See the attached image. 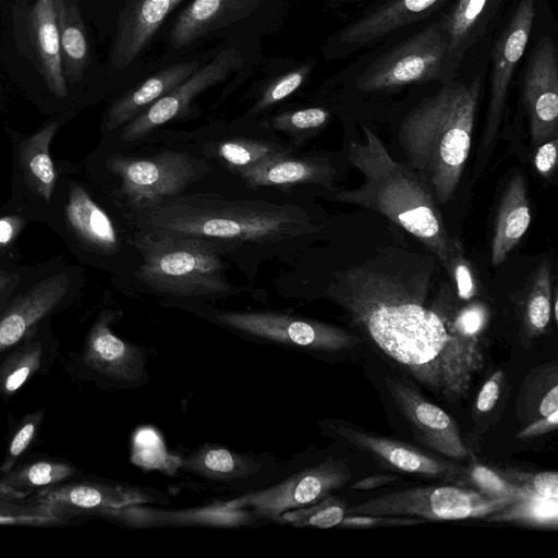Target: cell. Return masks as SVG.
Returning a JSON list of instances; mask_svg holds the SVG:
<instances>
[{"instance_id": "obj_1", "label": "cell", "mask_w": 558, "mask_h": 558, "mask_svg": "<svg viewBox=\"0 0 558 558\" xmlns=\"http://www.w3.org/2000/svg\"><path fill=\"white\" fill-rule=\"evenodd\" d=\"M427 266H392L380 257L337 276L329 294L351 322L422 386L453 403L484 366L478 338L457 333L426 306Z\"/></svg>"}, {"instance_id": "obj_2", "label": "cell", "mask_w": 558, "mask_h": 558, "mask_svg": "<svg viewBox=\"0 0 558 558\" xmlns=\"http://www.w3.org/2000/svg\"><path fill=\"white\" fill-rule=\"evenodd\" d=\"M362 138L351 141L349 161L362 183L336 194V199L376 211L420 241L449 269L457 244L450 239L438 204L427 184L398 162L366 125Z\"/></svg>"}, {"instance_id": "obj_3", "label": "cell", "mask_w": 558, "mask_h": 558, "mask_svg": "<svg viewBox=\"0 0 558 558\" xmlns=\"http://www.w3.org/2000/svg\"><path fill=\"white\" fill-rule=\"evenodd\" d=\"M147 231L222 243L270 245L318 231L300 207L215 196H173L142 208Z\"/></svg>"}, {"instance_id": "obj_4", "label": "cell", "mask_w": 558, "mask_h": 558, "mask_svg": "<svg viewBox=\"0 0 558 558\" xmlns=\"http://www.w3.org/2000/svg\"><path fill=\"white\" fill-rule=\"evenodd\" d=\"M481 76L470 84L446 83L402 120L398 141L410 169L429 187L438 205L453 196L469 158Z\"/></svg>"}, {"instance_id": "obj_5", "label": "cell", "mask_w": 558, "mask_h": 558, "mask_svg": "<svg viewBox=\"0 0 558 558\" xmlns=\"http://www.w3.org/2000/svg\"><path fill=\"white\" fill-rule=\"evenodd\" d=\"M58 182L47 225L81 264L116 270L123 252L118 207L94 184L83 162L57 160Z\"/></svg>"}, {"instance_id": "obj_6", "label": "cell", "mask_w": 558, "mask_h": 558, "mask_svg": "<svg viewBox=\"0 0 558 558\" xmlns=\"http://www.w3.org/2000/svg\"><path fill=\"white\" fill-rule=\"evenodd\" d=\"M94 184L118 207L153 206L179 195L205 166L190 155L163 151L147 158L125 156L102 143L83 162Z\"/></svg>"}, {"instance_id": "obj_7", "label": "cell", "mask_w": 558, "mask_h": 558, "mask_svg": "<svg viewBox=\"0 0 558 558\" xmlns=\"http://www.w3.org/2000/svg\"><path fill=\"white\" fill-rule=\"evenodd\" d=\"M143 263L137 277L150 289L178 298L230 295L222 251L192 236L148 231L135 241Z\"/></svg>"}, {"instance_id": "obj_8", "label": "cell", "mask_w": 558, "mask_h": 558, "mask_svg": "<svg viewBox=\"0 0 558 558\" xmlns=\"http://www.w3.org/2000/svg\"><path fill=\"white\" fill-rule=\"evenodd\" d=\"M84 286L83 269L62 256L29 265L10 296L0 305V354L38 324L71 307Z\"/></svg>"}, {"instance_id": "obj_9", "label": "cell", "mask_w": 558, "mask_h": 558, "mask_svg": "<svg viewBox=\"0 0 558 558\" xmlns=\"http://www.w3.org/2000/svg\"><path fill=\"white\" fill-rule=\"evenodd\" d=\"M71 113L56 116L32 134L5 128L11 142V192L5 205L31 222L46 223L58 182L57 160L51 153L59 129Z\"/></svg>"}, {"instance_id": "obj_10", "label": "cell", "mask_w": 558, "mask_h": 558, "mask_svg": "<svg viewBox=\"0 0 558 558\" xmlns=\"http://www.w3.org/2000/svg\"><path fill=\"white\" fill-rule=\"evenodd\" d=\"M513 500L457 486H416L375 496L347 508V514L417 517L423 520L486 518Z\"/></svg>"}, {"instance_id": "obj_11", "label": "cell", "mask_w": 558, "mask_h": 558, "mask_svg": "<svg viewBox=\"0 0 558 558\" xmlns=\"http://www.w3.org/2000/svg\"><path fill=\"white\" fill-rule=\"evenodd\" d=\"M121 312L102 308L89 326L77 353L66 369L81 380L102 388H128L144 384L147 375L143 350L119 338L111 326Z\"/></svg>"}, {"instance_id": "obj_12", "label": "cell", "mask_w": 558, "mask_h": 558, "mask_svg": "<svg viewBox=\"0 0 558 558\" xmlns=\"http://www.w3.org/2000/svg\"><path fill=\"white\" fill-rule=\"evenodd\" d=\"M351 478L345 460H326L286 473L277 481L241 494L230 502L252 511L258 519L278 520L286 511L314 505L333 490L343 487Z\"/></svg>"}, {"instance_id": "obj_13", "label": "cell", "mask_w": 558, "mask_h": 558, "mask_svg": "<svg viewBox=\"0 0 558 558\" xmlns=\"http://www.w3.org/2000/svg\"><path fill=\"white\" fill-rule=\"evenodd\" d=\"M447 39L439 22L372 62L357 80L365 92L388 90L446 77Z\"/></svg>"}, {"instance_id": "obj_14", "label": "cell", "mask_w": 558, "mask_h": 558, "mask_svg": "<svg viewBox=\"0 0 558 558\" xmlns=\"http://www.w3.org/2000/svg\"><path fill=\"white\" fill-rule=\"evenodd\" d=\"M223 326L258 339L322 352L350 349L361 339L339 327L317 320L274 312H216Z\"/></svg>"}, {"instance_id": "obj_15", "label": "cell", "mask_w": 558, "mask_h": 558, "mask_svg": "<svg viewBox=\"0 0 558 558\" xmlns=\"http://www.w3.org/2000/svg\"><path fill=\"white\" fill-rule=\"evenodd\" d=\"M242 57L236 48L220 51L210 62L198 68L185 81L163 95L147 109L119 130L105 135L112 145L134 143L186 110L194 98L208 88L223 82L231 73L241 69Z\"/></svg>"}, {"instance_id": "obj_16", "label": "cell", "mask_w": 558, "mask_h": 558, "mask_svg": "<svg viewBox=\"0 0 558 558\" xmlns=\"http://www.w3.org/2000/svg\"><path fill=\"white\" fill-rule=\"evenodd\" d=\"M534 17L535 0H520L507 26L495 41L482 153H489L497 136L510 82L525 51Z\"/></svg>"}, {"instance_id": "obj_17", "label": "cell", "mask_w": 558, "mask_h": 558, "mask_svg": "<svg viewBox=\"0 0 558 558\" xmlns=\"http://www.w3.org/2000/svg\"><path fill=\"white\" fill-rule=\"evenodd\" d=\"M523 97L530 119L532 146L558 134V51L544 36L535 46L523 76Z\"/></svg>"}, {"instance_id": "obj_18", "label": "cell", "mask_w": 558, "mask_h": 558, "mask_svg": "<svg viewBox=\"0 0 558 558\" xmlns=\"http://www.w3.org/2000/svg\"><path fill=\"white\" fill-rule=\"evenodd\" d=\"M276 463L266 456L243 454L219 445H204L191 452L181 468L215 488L257 489L275 475Z\"/></svg>"}, {"instance_id": "obj_19", "label": "cell", "mask_w": 558, "mask_h": 558, "mask_svg": "<svg viewBox=\"0 0 558 558\" xmlns=\"http://www.w3.org/2000/svg\"><path fill=\"white\" fill-rule=\"evenodd\" d=\"M385 381L396 404L427 446L453 459H463L469 454L459 428L448 413L403 380L386 376Z\"/></svg>"}, {"instance_id": "obj_20", "label": "cell", "mask_w": 558, "mask_h": 558, "mask_svg": "<svg viewBox=\"0 0 558 558\" xmlns=\"http://www.w3.org/2000/svg\"><path fill=\"white\" fill-rule=\"evenodd\" d=\"M99 513L135 527L211 526L234 527L259 520L252 511L234 507L230 500L201 508L165 510L142 505L100 510Z\"/></svg>"}, {"instance_id": "obj_21", "label": "cell", "mask_w": 558, "mask_h": 558, "mask_svg": "<svg viewBox=\"0 0 558 558\" xmlns=\"http://www.w3.org/2000/svg\"><path fill=\"white\" fill-rule=\"evenodd\" d=\"M329 428L337 437L372 453L398 471L449 482L459 481L466 475L460 466L435 458L411 445L343 424L331 425Z\"/></svg>"}, {"instance_id": "obj_22", "label": "cell", "mask_w": 558, "mask_h": 558, "mask_svg": "<svg viewBox=\"0 0 558 558\" xmlns=\"http://www.w3.org/2000/svg\"><path fill=\"white\" fill-rule=\"evenodd\" d=\"M60 341L51 319L38 324L26 337L0 354V397L8 399L38 375L46 374L60 356Z\"/></svg>"}, {"instance_id": "obj_23", "label": "cell", "mask_w": 558, "mask_h": 558, "mask_svg": "<svg viewBox=\"0 0 558 558\" xmlns=\"http://www.w3.org/2000/svg\"><path fill=\"white\" fill-rule=\"evenodd\" d=\"M183 0H132L119 17L111 51L118 69L130 65L150 41L165 19Z\"/></svg>"}, {"instance_id": "obj_24", "label": "cell", "mask_w": 558, "mask_h": 558, "mask_svg": "<svg viewBox=\"0 0 558 558\" xmlns=\"http://www.w3.org/2000/svg\"><path fill=\"white\" fill-rule=\"evenodd\" d=\"M447 0H388L344 27L339 43L360 48L413 24L439 9Z\"/></svg>"}, {"instance_id": "obj_25", "label": "cell", "mask_w": 558, "mask_h": 558, "mask_svg": "<svg viewBox=\"0 0 558 558\" xmlns=\"http://www.w3.org/2000/svg\"><path fill=\"white\" fill-rule=\"evenodd\" d=\"M38 496L52 506L61 505L98 512L109 508H121L161 501L160 494L143 487L102 483L59 484L38 492Z\"/></svg>"}, {"instance_id": "obj_26", "label": "cell", "mask_w": 558, "mask_h": 558, "mask_svg": "<svg viewBox=\"0 0 558 558\" xmlns=\"http://www.w3.org/2000/svg\"><path fill=\"white\" fill-rule=\"evenodd\" d=\"M501 0H457L438 22L447 39L446 77L483 36Z\"/></svg>"}, {"instance_id": "obj_27", "label": "cell", "mask_w": 558, "mask_h": 558, "mask_svg": "<svg viewBox=\"0 0 558 558\" xmlns=\"http://www.w3.org/2000/svg\"><path fill=\"white\" fill-rule=\"evenodd\" d=\"M199 68L198 61L173 63L148 77L141 85L117 99L106 111L102 133L108 135L185 81Z\"/></svg>"}, {"instance_id": "obj_28", "label": "cell", "mask_w": 558, "mask_h": 558, "mask_svg": "<svg viewBox=\"0 0 558 558\" xmlns=\"http://www.w3.org/2000/svg\"><path fill=\"white\" fill-rule=\"evenodd\" d=\"M258 0H194L173 23L170 43L174 49L190 46L209 32L244 17Z\"/></svg>"}, {"instance_id": "obj_29", "label": "cell", "mask_w": 558, "mask_h": 558, "mask_svg": "<svg viewBox=\"0 0 558 558\" xmlns=\"http://www.w3.org/2000/svg\"><path fill=\"white\" fill-rule=\"evenodd\" d=\"M239 174L251 187H290L305 183L330 186L333 169L323 159L293 158L284 151Z\"/></svg>"}, {"instance_id": "obj_30", "label": "cell", "mask_w": 558, "mask_h": 558, "mask_svg": "<svg viewBox=\"0 0 558 558\" xmlns=\"http://www.w3.org/2000/svg\"><path fill=\"white\" fill-rule=\"evenodd\" d=\"M531 222L526 181L517 173L508 182L497 210L492 241L493 266H499L525 234Z\"/></svg>"}, {"instance_id": "obj_31", "label": "cell", "mask_w": 558, "mask_h": 558, "mask_svg": "<svg viewBox=\"0 0 558 558\" xmlns=\"http://www.w3.org/2000/svg\"><path fill=\"white\" fill-rule=\"evenodd\" d=\"M31 38L49 92L58 99L68 96L53 0H36L29 14Z\"/></svg>"}, {"instance_id": "obj_32", "label": "cell", "mask_w": 558, "mask_h": 558, "mask_svg": "<svg viewBox=\"0 0 558 558\" xmlns=\"http://www.w3.org/2000/svg\"><path fill=\"white\" fill-rule=\"evenodd\" d=\"M60 40L63 75L78 82L89 65L90 54L77 0H53Z\"/></svg>"}, {"instance_id": "obj_33", "label": "cell", "mask_w": 558, "mask_h": 558, "mask_svg": "<svg viewBox=\"0 0 558 558\" xmlns=\"http://www.w3.org/2000/svg\"><path fill=\"white\" fill-rule=\"evenodd\" d=\"M77 472L71 463L54 459L17 463L8 473L0 474V498L26 497L66 482Z\"/></svg>"}, {"instance_id": "obj_34", "label": "cell", "mask_w": 558, "mask_h": 558, "mask_svg": "<svg viewBox=\"0 0 558 558\" xmlns=\"http://www.w3.org/2000/svg\"><path fill=\"white\" fill-rule=\"evenodd\" d=\"M485 519L489 522L521 523L556 529L558 525V499L531 495L513 500Z\"/></svg>"}, {"instance_id": "obj_35", "label": "cell", "mask_w": 558, "mask_h": 558, "mask_svg": "<svg viewBox=\"0 0 558 558\" xmlns=\"http://www.w3.org/2000/svg\"><path fill=\"white\" fill-rule=\"evenodd\" d=\"M286 149L270 142L232 138L217 145V156L232 170L241 173Z\"/></svg>"}, {"instance_id": "obj_36", "label": "cell", "mask_w": 558, "mask_h": 558, "mask_svg": "<svg viewBox=\"0 0 558 558\" xmlns=\"http://www.w3.org/2000/svg\"><path fill=\"white\" fill-rule=\"evenodd\" d=\"M550 267L543 263L534 277L524 311L525 328L530 336L543 333L551 318Z\"/></svg>"}, {"instance_id": "obj_37", "label": "cell", "mask_w": 558, "mask_h": 558, "mask_svg": "<svg viewBox=\"0 0 558 558\" xmlns=\"http://www.w3.org/2000/svg\"><path fill=\"white\" fill-rule=\"evenodd\" d=\"M347 508L341 499L330 494L314 505L283 512L277 521L294 526L329 529L340 525L347 515Z\"/></svg>"}, {"instance_id": "obj_38", "label": "cell", "mask_w": 558, "mask_h": 558, "mask_svg": "<svg viewBox=\"0 0 558 558\" xmlns=\"http://www.w3.org/2000/svg\"><path fill=\"white\" fill-rule=\"evenodd\" d=\"M45 408H41L17 420L8 439L4 456L0 463V474L11 471L34 445L45 420Z\"/></svg>"}, {"instance_id": "obj_39", "label": "cell", "mask_w": 558, "mask_h": 558, "mask_svg": "<svg viewBox=\"0 0 558 558\" xmlns=\"http://www.w3.org/2000/svg\"><path fill=\"white\" fill-rule=\"evenodd\" d=\"M466 474L471 483H473L480 492L493 497L520 499L535 495L511 483L501 476L498 471L480 463H474Z\"/></svg>"}, {"instance_id": "obj_40", "label": "cell", "mask_w": 558, "mask_h": 558, "mask_svg": "<svg viewBox=\"0 0 558 558\" xmlns=\"http://www.w3.org/2000/svg\"><path fill=\"white\" fill-rule=\"evenodd\" d=\"M31 221L5 204L0 208V262L21 260L17 241Z\"/></svg>"}, {"instance_id": "obj_41", "label": "cell", "mask_w": 558, "mask_h": 558, "mask_svg": "<svg viewBox=\"0 0 558 558\" xmlns=\"http://www.w3.org/2000/svg\"><path fill=\"white\" fill-rule=\"evenodd\" d=\"M330 119V113L324 108L312 107L289 111L275 117L271 124L284 132H310L323 128Z\"/></svg>"}, {"instance_id": "obj_42", "label": "cell", "mask_w": 558, "mask_h": 558, "mask_svg": "<svg viewBox=\"0 0 558 558\" xmlns=\"http://www.w3.org/2000/svg\"><path fill=\"white\" fill-rule=\"evenodd\" d=\"M311 71V65H302L274 81L262 94L252 111L260 112L276 105L294 93L304 82Z\"/></svg>"}, {"instance_id": "obj_43", "label": "cell", "mask_w": 558, "mask_h": 558, "mask_svg": "<svg viewBox=\"0 0 558 558\" xmlns=\"http://www.w3.org/2000/svg\"><path fill=\"white\" fill-rule=\"evenodd\" d=\"M498 473L511 483L523 487L532 494L545 498L558 499V474L555 471L531 473L513 470H498Z\"/></svg>"}, {"instance_id": "obj_44", "label": "cell", "mask_w": 558, "mask_h": 558, "mask_svg": "<svg viewBox=\"0 0 558 558\" xmlns=\"http://www.w3.org/2000/svg\"><path fill=\"white\" fill-rule=\"evenodd\" d=\"M488 317L487 308L477 302L463 307L450 322L452 329L464 337L478 338Z\"/></svg>"}, {"instance_id": "obj_45", "label": "cell", "mask_w": 558, "mask_h": 558, "mask_svg": "<svg viewBox=\"0 0 558 558\" xmlns=\"http://www.w3.org/2000/svg\"><path fill=\"white\" fill-rule=\"evenodd\" d=\"M447 272L452 278L460 299L471 300L476 294V284L472 270L469 263L463 258L459 246L456 248Z\"/></svg>"}, {"instance_id": "obj_46", "label": "cell", "mask_w": 558, "mask_h": 558, "mask_svg": "<svg viewBox=\"0 0 558 558\" xmlns=\"http://www.w3.org/2000/svg\"><path fill=\"white\" fill-rule=\"evenodd\" d=\"M423 519H415L413 517H389V515H368V514H347L340 525L354 526V527H369L377 525H403L422 523Z\"/></svg>"}, {"instance_id": "obj_47", "label": "cell", "mask_w": 558, "mask_h": 558, "mask_svg": "<svg viewBox=\"0 0 558 558\" xmlns=\"http://www.w3.org/2000/svg\"><path fill=\"white\" fill-rule=\"evenodd\" d=\"M28 268L29 265L17 260L0 262V305L10 296Z\"/></svg>"}, {"instance_id": "obj_48", "label": "cell", "mask_w": 558, "mask_h": 558, "mask_svg": "<svg viewBox=\"0 0 558 558\" xmlns=\"http://www.w3.org/2000/svg\"><path fill=\"white\" fill-rule=\"evenodd\" d=\"M557 146V137L550 138L537 146L534 166L537 172L545 178H548L556 169Z\"/></svg>"}, {"instance_id": "obj_49", "label": "cell", "mask_w": 558, "mask_h": 558, "mask_svg": "<svg viewBox=\"0 0 558 558\" xmlns=\"http://www.w3.org/2000/svg\"><path fill=\"white\" fill-rule=\"evenodd\" d=\"M502 377V372L497 371L483 385L476 398V409L480 412H488L495 407L499 398Z\"/></svg>"}, {"instance_id": "obj_50", "label": "cell", "mask_w": 558, "mask_h": 558, "mask_svg": "<svg viewBox=\"0 0 558 558\" xmlns=\"http://www.w3.org/2000/svg\"><path fill=\"white\" fill-rule=\"evenodd\" d=\"M558 425V411L553 412L551 414L547 416H543V418H539L526 427H524L520 433H518V438H531L536 437L539 435H543L545 433H548L550 430L556 429Z\"/></svg>"}, {"instance_id": "obj_51", "label": "cell", "mask_w": 558, "mask_h": 558, "mask_svg": "<svg viewBox=\"0 0 558 558\" xmlns=\"http://www.w3.org/2000/svg\"><path fill=\"white\" fill-rule=\"evenodd\" d=\"M558 411V386L555 384L543 397L538 407L542 416H547Z\"/></svg>"}, {"instance_id": "obj_52", "label": "cell", "mask_w": 558, "mask_h": 558, "mask_svg": "<svg viewBox=\"0 0 558 558\" xmlns=\"http://www.w3.org/2000/svg\"><path fill=\"white\" fill-rule=\"evenodd\" d=\"M397 480H399V477L392 475H374L359 481L353 485V488L368 490L380 487Z\"/></svg>"}]
</instances>
